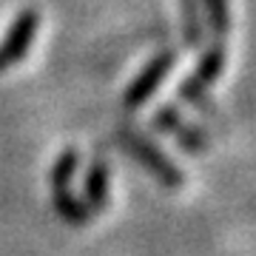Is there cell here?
I'll list each match as a JSON object with an SVG mask.
<instances>
[{
	"instance_id": "6da1fadb",
	"label": "cell",
	"mask_w": 256,
	"mask_h": 256,
	"mask_svg": "<svg viewBox=\"0 0 256 256\" xmlns=\"http://www.w3.org/2000/svg\"><path fill=\"white\" fill-rule=\"evenodd\" d=\"M117 142L126 148V154L134 156L162 188H182L185 185L182 168H180L174 160H168V154L156 146L154 140H148L146 134H140L134 128L120 126L117 128Z\"/></svg>"
},
{
	"instance_id": "7a4b0ae2",
	"label": "cell",
	"mask_w": 256,
	"mask_h": 256,
	"mask_svg": "<svg viewBox=\"0 0 256 256\" xmlns=\"http://www.w3.org/2000/svg\"><path fill=\"white\" fill-rule=\"evenodd\" d=\"M77 148H63L60 156L54 160L52 168V200H54V210L63 216V222L80 228L92 220V210L82 205V200H74L72 194V176L77 171Z\"/></svg>"
},
{
	"instance_id": "3957f363",
	"label": "cell",
	"mask_w": 256,
	"mask_h": 256,
	"mask_svg": "<svg viewBox=\"0 0 256 256\" xmlns=\"http://www.w3.org/2000/svg\"><path fill=\"white\" fill-rule=\"evenodd\" d=\"M225 63H228L225 43H222V40H214V46L205 48V52L200 54V63H196L194 74L188 77V80H182V86H180V97H182L185 102L196 106V108L214 114V102L205 97V88H208L210 82H216L222 77Z\"/></svg>"
},
{
	"instance_id": "277c9868",
	"label": "cell",
	"mask_w": 256,
	"mask_h": 256,
	"mask_svg": "<svg viewBox=\"0 0 256 256\" xmlns=\"http://www.w3.org/2000/svg\"><path fill=\"white\" fill-rule=\"evenodd\" d=\"M151 128L160 131V134L174 137V142L182 148V151H188V154H202V151H208V146H210L208 134H205L202 128L191 126V122L180 114V108H174V106L156 108V114L151 117Z\"/></svg>"
},
{
	"instance_id": "5b68a950",
	"label": "cell",
	"mask_w": 256,
	"mask_h": 256,
	"mask_svg": "<svg viewBox=\"0 0 256 256\" xmlns=\"http://www.w3.org/2000/svg\"><path fill=\"white\" fill-rule=\"evenodd\" d=\"M176 54L171 52V48H165V52H160V54H154L151 60L146 63V68L131 80V86L126 88V94H122V106H126L128 111L140 108L142 102H148L151 97L156 94V88L162 86V80L168 77V72H171V66H174Z\"/></svg>"
},
{
	"instance_id": "8992f818",
	"label": "cell",
	"mask_w": 256,
	"mask_h": 256,
	"mask_svg": "<svg viewBox=\"0 0 256 256\" xmlns=\"http://www.w3.org/2000/svg\"><path fill=\"white\" fill-rule=\"evenodd\" d=\"M37 26H40V18H37L34 9H23L18 18L12 20L9 32H6L3 43H0V72H6L9 66L20 63L26 57L28 46L34 40Z\"/></svg>"
},
{
	"instance_id": "52a82bcc",
	"label": "cell",
	"mask_w": 256,
	"mask_h": 256,
	"mask_svg": "<svg viewBox=\"0 0 256 256\" xmlns=\"http://www.w3.org/2000/svg\"><path fill=\"white\" fill-rule=\"evenodd\" d=\"M111 200V165L97 156L88 168H86V180H82V205L92 214H102L108 208Z\"/></svg>"
},
{
	"instance_id": "ba28073f",
	"label": "cell",
	"mask_w": 256,
	"mask_h": 256,
	"mask_svg": "<svg viewBox=\"0 0 256 256\" xmlns=\"http://www.w3.org/2000/svg\"><path fill=\"white\" fill-rule=\"evenodd\" d=\"M182 6V40L188 48L202 46L205 40V23H202V9H200V0H180Z\"/></svg>"
},
{
	"instance_id": "9c48e42d",
	"label": "cell",
	"mask_w": 256,
	"mask_h": 256,
	"mask_svg": "<svg viewBox=\"0 0 256 256\" xmlns=\"http://www.w3.org/2000/svg\"><path fill=\"white\" fill-rule=\"evenodd\" d=\"M205 9H208V26L214 37L225 43L230 32V3L228 0H205Z\"/></svg>"
}]
</instances>
